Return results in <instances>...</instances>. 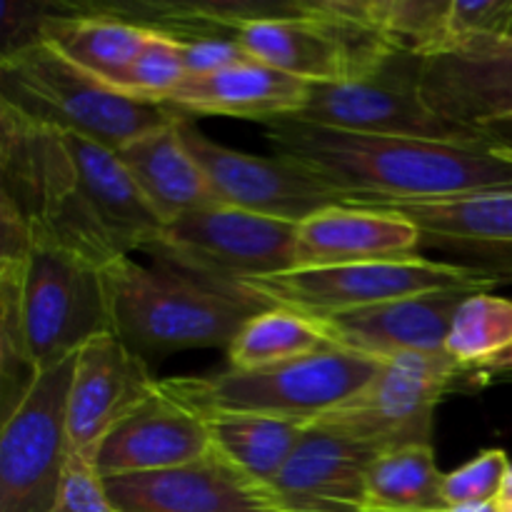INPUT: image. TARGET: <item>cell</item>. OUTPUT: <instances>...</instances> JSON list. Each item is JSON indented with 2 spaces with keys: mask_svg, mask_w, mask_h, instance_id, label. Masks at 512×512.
Masks as SVG:
<instances>
[{
  "mask_svg": "<svg viewBox=\"0 0 512 512\" xmlns=\"http://www.w3.org/2000/svg\"><path fill=\"white\" fill-rule=\"evenodd\" d=\"M185 78L188 73H185L183 48L178 40L150 30L148 43L130 63V68L120 75L115 90L133 95V98L163 103L175 88L185 83Z\"/></svg>",
  "mask_w": 512,
  "mask_h": 512,
  "instance_id": "obj_29",
  "label": "cell"
},
{
  "mask_svg": "<svg viewBox=\"0 0 512 512\" xmlns=\"http://www.w3.org/2000/svg\"><path fill=\"white\" fill-rule=\"evenodd\" d=\"M75 355L38 370L18 403L0 413V512H53L73 450L68 393Z\"/></svg>",
  "mask_w": 512,
  "mask_h": 512,
  "instance_id": "obj_11",
  "label": "cell"
},
{
  "mask_svg": "<svg viewBox=\"0 0 512 512\" xmlns=\"http://www.w3.org/2000/svg\"><path fill=\"white\" fill-rule=\"evenodd\" d=\"M448 53L512 38V0H450L448 3ZM445 55V53H443Z\"/></svg>",
  "mask_w": 512,
  "mask_h": 512,
  "instance_id": "obj_30",
  "label": "cell"
},
{
  "mask_svg": "<svg viewBox=\"0 0 512 512\" xmlns=\"http://www.w3.org/2000/svg\"><path fill=\"white\" fill-rule=\"evenodd\" d=\"M215 450L208 420L155 383L153 393L125 415L93 455L100 478L155 473L208 458Z\"/></svg>",
  "mask_w": 512,
  "mask_h": 512,
  "instance_id": "obj_16",
  "label": "cell"
},
{
  "mask_svg": "<svg viewBox=\"0 0 512 512\" xmlns=\"http://www.w3.org/2000/svg\"><path fill=\"white\" fill-rule=\"evenodd\" d=\"M333 348L305 315L285 308H265L243 325L228 345V368L255 370Z\"/></svg>",
  "mask_w": 512,
  "mask_h": 512,
  "instance_id": "obj_28",
  "label": "cell"
},
{
  "mask_svg": "<svg viewBox=\"0 0 512 512\" xmlns=\"http://www.w3.org/2000/svg\"><path fill=\"white\" fill-rule=\"evenodd\" d=\"M310 83L293 78L270 65L250 60L235 68L220 70L205 78H185L163 100L178 113L188 115H228L270 123L278 118H293L305 108Z\"/></svg>",
  "mask_w": 512,
  "mask_h": 512,
  "instance_id": "obj_22",
  "label": "cell"
},
{
  "mask_svg": "<svg viewBox=\"0 0 512 512\" xmlns=\"http://www.w3.org/2000/svg\"><path fill=\"white\" fill-rule=\"evenodd\" d=\"M378 450L308 425L270 485L280 512H368V470Z\"/></svg>",
  "mask_w": 512,
  "mask_h": 512,
  "instance_id": "obj_18",
  "label": "cell"
},
{
  "mask_svg": "<svg viewBox=\"0 0 512 512\" xmlns=\"http://www.w3.org/2000/svg\"><path fill=\"white\" fill-rule=\"evenodd\" d=\"M400 215L423 235V248L465 258L500 285L512 283V193H488L448 203L403 205Z\"/></svg>",
  "mask_w": 512,
  "mask_h": 512,
  "instance_id": "obj_20",
  "label": "cell"
},
{
  "mask_svg": "<svg viewBox=\"0 0 512 512\" xmlns=\"http://www.w3.org/2000/svg\"><path fill=\"white\" fill-rule=\"evenodd\" d=\"M445 508V475L435 463L433 443L378 453L368 470V510L443 512Z\"/></svg>",
  "mask_w": 512,
  "mask_h": 512,
  "instance_id": "obj_26",
  "label": "cell"
},
{
  "mask_svg": "<svg viewBox=\"0 0 512 512\" xmlns=\"http://www.w3.org/2000/svg\"><path fill=\"white\" fill-rule=\"evenodd\" d=\"M508 512H512V510H508Z\"/></svg>",
  "mask_w": 512,
  "mask_h": 512,
  "instance_id": "obj_38",
  "label": "cell"
},
{
  "mask_svg": "<svg viewBox=\"0 0 512 512\" xmlns=\"http://www.w3.org/2000/svg\"><path fill=\"white\" fill-rule=\"evenodd\" d=\"M443 512H503L495 500L490 503H463V505H448Z\"/></svg>",
  "mask_w": 512,
  "mask_h": 512,
  "instance_id": "obj_34",
  "label": "cell"
},
{
  "mask_svg": "<svg viewBox=\"0 0 512 512\" xmlns=\"http://www.w3.org/2000/svg\"><path fill=\"white\" fill-rule=\"evenodd\" d=\"M420 248L423 235L398 210L335 205L298 223L295 268L410 258Z\"/></svg>",
  "mask_w": 512,
  "mask_h": 512,
  "instance_id": "obj_21",
  "label": "cell"
},
{
  "mask_svg": "<svg viewBox=\"0 0 512 512\" xmlns=\"http://www.w3.org/2000/svg\"><path fill=\"white\" fill-rule=\"evenodd\" d=\"M293 118L383 138L440 143H485L498 138L488 130L450 123L430 110L418 90V58L403 50L390 55L388 63L368 78L310 85L305 108Z\"/></svg>",
  "mask_w": 512,
  "mask_h": 512,
  "instance_id": "obj_12",
  "label": "cell"
},
{
  "mask_svg": "<svg viewBox=\"0 0 512 512\" xmlns=\"http://www.w3.org/2000/svg\"><path fill=\"white\" fill-rule=\"evenodd\" d=\"M103 268L33 243L0 263V413H8L33 375L78 355L108 333Z\"/></svg>",
  "mask_w": 512,
  "mask_h": 512,
  "instance_id": "obj_2",
  "label": "cell"
},
{
  "mask_svg": "<svg viewBox=\"0 0 512 512\" xmlns=\"http://www.w3.org/2000/svg\"><path fill=\"white\" fill-rule=\"evenodd\" d=\"M178 43L183 48L185 73H188V78H205V75H215L220 70L235 68V65H243L253 60V55L235 38L208 35V38H185L178 40Z\"/></svg>",
  "mask_w": 512,
  "mask_h": 512,
  "instance_id": "obj_33",
  "label": "cell"
},
{
  "mask_svg": "<svg viewBox=\"0 0 512 512\" xmlns=\"http://www.w3.org/2000/svg\"><path fill=\"white\" fill-rule=\"evenodd\" d=\"M265 138L285 158L308 165L358 208L448 203L488 193H512V140L440 143L348 133L278 118Z\"/></svg>",
  "mask_w": 512,
  "mask_h": 512,
  "instance_id": "obj_1",
  "label": "cell"
},
{
  "mask_svg": "<svg viewBox=\"0 0 512 512\" xmlns=\"http://www.w3.org/2000/svg\"><path fill=\"white\" fill-rule=\"evenodd\" d=\"M498 285L493 275L465 263L410 255L373 263L293 268L288 273L245 280L235 290L250 295L265 308H285L315 318L435 290H493Z\"/></svg>",
  "mask_w": 512,
  "mask_h": 512,
  "instance_id": "obj_7",
  "label": "cell"
},
{
  "mask_svg": "<svg viewBox=\"0 0 512 512\" xmlns=\"http://www.w3.org/2000/svg\"><path fill=\"white\" fill-rule=\"evenodd\" d=\"M105 488L123 512H280L270 488L218 450L180 468L110 478Z\"/></svg>",
  "mask_w": 512,
  "mask_h": 512,
  "instance_id": "obj_17",
  "label": "cell"
},
{
  "mask_svg": "<svg viewBox=\"0 0 512 512\" xmlns=\"http://www.w3.org/2000/svg\"><path fill=\"white\" fill-rule=\"evenodd\" d=\"M153 378L145 358L128 348L118 335L100 333L75 355L68 393V435L73 455L93 460L105 435L133 413L150 393Z\"/></svg>",
  "mask_w": 512,
  "mask_h": 512,
  "instance_id": "obj_15",
  "label": "cell"
},
{
  "mask_svg": "<svg viewBox=\"0 0 512 512\" xmlns=\"http://www.w3.org/2000/svg\"><path fill=\"white\" fill-rule=\"evenodd\" d=\"M490 133H493V135H498V138L512 140V118H505V120H500L498 125H493V128H490Z\"/></svg>",
  "mask_w": 512,
  "mask_h": 512,
  "instance_id": "obj_36",
  "label": "cell"
},
{
  "mask_svg": "<svg viewBox=\"0 0 512 512\" xmlns=\"http://www.w3.org/2000/svg\"><path fill=\"white\" fill-rule=\"evenodd\" d=\"M0 105L35 123L80 133L113 150L183 118L170 105L110 88L70 63L43 38L3 50Z\"/></svg>",
  "mask_w": 512,
  "mask_h": 512,
  "instance_id": "obj_5",
  "label": "cell"
},
{
  "mask_svg": "<svg viewBox=\"0 0 512 512\" xmlns=\"http://www.w3.org/2000/svg\"><path fill=\"white\" fill-rule=\"evenodd\" d=\"M378 370L380 360L325 348L265 368H228L213 375L165 378L160 385L203 418L265 415L313 425L330 410L363 393Z\"/></svg>",
  "mask_w": 512,
  "mask_h": 512,
  "instance_id": "obj_6",
  "label": "cell"
},
{
  "mask_svg": "<svg viewBox=\"0 0 512 512\" xmlns=\"http://www.w3.org/2000/svg\"><path fill=\"white\" fill-rule=\"evenodd\" d=\"M53 512H123L110 498L105 480L85 455H73Z\"/></svg>",
  "mask_w": 512,
  "mask_h": 512,
  "instance_id": "obj_32",
  "label": "cell"
},
{
  "mask_svg": "<svg viewBox=\"0 0 512 512\" xmlns=\"http://www.w3.org/2000/svg\"><path fill=\"white\" fill-rule=\"evenodd\" d=\"M110 333L140 358L178 350L225 348L263 303L230 288H215L170 265L153 268L118 258L103 268Z\"/></svg>",
  "mask_w": 512,
  "mask_h": 512,
  "instance_id": "obj_4",
  "label": "cell"
},
{
  "mask_svg": "<svg viewBox=\"0 0 512 512\" xmlns=\"http://www.w3.org/2000/svg\"><path fill=\"white\" fill-rule=\"evenodd\" d=\"M205 420L215 450L265 488L275 483L308 428L265 415H213Z\"/></svg>",
  "mask_w": 512,
  "mask_h": 512,
  "instance_id": "obj_25",
  "label": "cell"
},
{
  "mask_svg": "<svg viewBox=\"0 0 512 512\" xmlns=\"http://www.w3.org/2000/svg\"><path fill=\"white\" fill-rule=\"evenodd\" d=\"M295 248L298 223L213 205L163 225L145 253L215 288L235 290L245 280L293 270Z\"/></svg>",
  "mask_w": 512,
  "mask_h": 512,
  "instance_id": "obj_8",
  "label": "cell"
},
{
  "mask_svg": "<svg viewBox=\"0 0 512 512\" xmlns=\"http://www.w3.org/2000/svg\"><path fill=\"white\" fill-rule=\"evenodd\" d=\"M418 90L440 118L490 133L512 118V38L418 58Z\"/></svg>",
  "mask_w": 512,
  "mask_h": 512,
  "instance_id": "obj_19",
  "label": "cell"
},
{
  "mask_svg": "<svg viewBox=\"0 0 512 512\" xmlns=\"http://www.w3.org/2000/svg\"><path fill=\"white\" fill-rule=\"evenodd\" d=\"M118 158L163 225L195 210L220 205L208 175L180 138L178 120L130 140L118 150Z\"/></svg>",
  "mask_w": 512,
  "mask_h": 512,
  "instance_id": "obj_23",
  "label": "cell"
},
{
  "mask_svg": "<svg viewBox=\"0 0 512 512\" xmlns=\"http://www.w3.org/2000/svg\"><path fill=\"white\" fill-rule=\"evenodd\" d=\"M38 38L85 73L115 88L120 75L148 43L150 30L108 13L100 5L70 3L40 18Z\"/></svg>",
  "mask_w": 512,
  "mask_h": 512,
  "instance_id": "obj_24",
  "label": "cell"
},
{
  "mask_svg": "<svg viewBox=\"0 0 512 512\" xmlns=\"http://www.w3.org/2000/svg\"><path fill=\"white\" fill-rule=\"evenodd\" d=\"M510 465L508 453L503 448L483 450L473 460L460 465L458 470L445 475V500L448 505L498 500Z\"/></svg>",
  "mask_w": 512,
  "mask_h": 512,
  "instance_id": "obj_31",
  "label": "cell"
},
{
  "mask_svg": "<svg viewBox=\"0 0 512 512\" xmlns=\"http://www.w3.org/2000/svg\"><path fill=\"white\" fill-rule=\"evenodd\" d=\"M480 375L448 353H400L380 360L373 383L313 425L370 445L378 453L433 443L435 410L445 395Z\"/></svg>",
  "mask_w": 512,
  "mask_h": 512,
  "instance_id": "obj_10",
  "label": "cell"
},
{
  "mask_svg": "<svg viewBox=\"0 0 512 512\" xmlns=\"http://www.w3.org/2000/svg\"><path fill=\"white\" fill-rule=\"evenodd\" d=\"M235 40L253 60L310 85L368 78L398 53L378 33L340 18L330 0L275 3L268 15L245 23Z\"/></svg>",
  "mask_w": 512,
  "mask_h": 512,
  "instance_id": "obj_9",
  "label": "cell"
},
{
  "mask_svg": "<svg viewBox=\"0 0 512 512\" xmlns=\"http://www.w3.org/2000/svg\"><path fill=\"white\" fill-rule=\"evenodd\" d=\"M0 210L28 228L33 243L63 248L105 268L120 255L100 223L63 130L0 105Z\"/></svg>",
  "mask_w": 512,
  "mask_h": 512,
  "instance_id": "obj_3",
  "label": "cell"
},
{
  "mask_svg": "<svg viewBox=\"0 0 512 512\" xmlns=\"http://www.w3.org/2000/svg\"><path fill=\"white\" fill-rule=\"evenodd\" d=\"M178 133L208 175L220 205L288 223H303L320 210L350 205L348 198L323 175L298 160L278 153L265 158L225 148L210 140L188 115L178 120Z\"/></svg>",
  "mask_w": 512,
  "mask_h": 512,
  "instance_id": "obj_13",
  "label": "cell"
},
{
  "mask_svg": "<svg viewBox=\"0 0 512 512\" xmlns=\"http://www.w3.org/2000/svg\"><path fill=\"white\" fill-rule=\"evenodd\" d=\"M368 512H390V510H368Z\"/></svg>",
  "mask_w": 512,
  "mask_h": 512,
  "instance_id": "obj_37",
  "label": "cell"
},
{
  "mask_svg": "<svg viewBox=\"0 0 512 512\" xmlns=\"http://www.w3.org/2000/svg\"><path fill=\"white\" fill-rule=\"evenodd\" d=\"M445 353L470 373H512V300L473 293L455 310Z\"/></svg>",
  "mask_w": 512,
  "mask_h": 512,
  "instance_id": "obj_27",
  "label": "cell"
},
{
  "mask_svg": "<svg viewBox=\"0 0 512 512\" xmlns=\"http://www.w3.org/2000/svg\"><path fill=\"white\" fill-rule=\"evenodd\" d=\"M473 293L488 290H435L343 313L305 318L320 330L328 345L365 358L385 360L400 353H445L455 310Z\"/></svg>",
  "mask_w": 512,
  "mask_h": 512,
  "instance_id": "obj_14",
  "label": "cell"
},
{
  "mask_svg": "<svg viewBox=\"0 0 512 512\" xmlns=\"http://www.w3.org/2000/svg\"><path fill=\"white\" fill-rule=\"evenodd\" d=\"M495 503L503 508V512L512 510V465H510L508 475H505V483H503V488H500V495H498V500H495Z\"/></svg>",
  "mask_w": 512,
  "mask_h": 512,
  "instance_id": "obj_35",
  "label": "cell"
}]
</instances>
